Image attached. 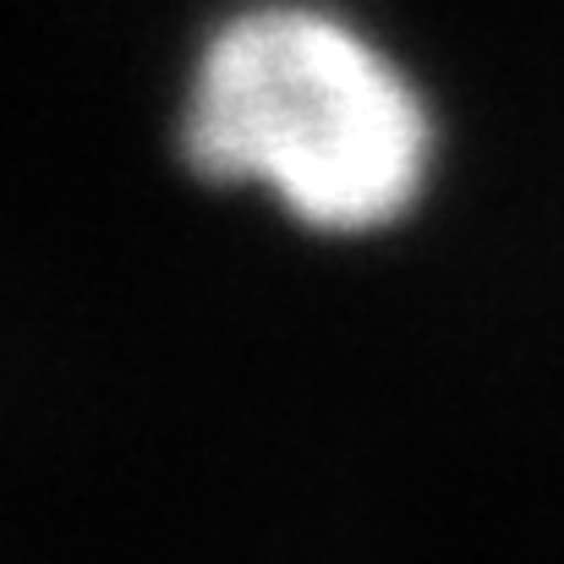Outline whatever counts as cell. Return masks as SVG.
Segmentation results:
<instances>
[{
    "label": "cell",
    "mask_w": 564,
    "mask_h": 564,
    "mask_svg": "<svg viewBox=\"0 0 564 564\" xmlns=\"http://www.w3.org/2000/svg\"><path fill=\"white\" fill-rule=\"evenodd\" d=\"M197 176H263L318 230L394 219L427 165V116L373 50L302 6L225 22L187 105Z\"/></svg>",
    "instance_id": "6da1fadb"
}]
</instances>
